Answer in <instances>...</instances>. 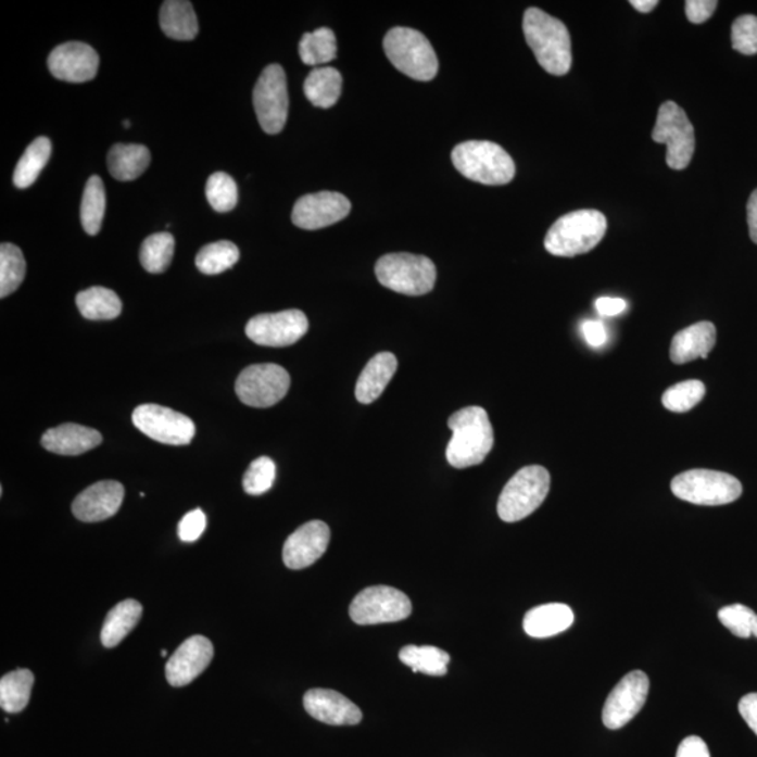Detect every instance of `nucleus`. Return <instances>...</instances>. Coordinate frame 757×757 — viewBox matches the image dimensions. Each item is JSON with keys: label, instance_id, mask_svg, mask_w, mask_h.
Listing matches in <instances>:
<instances>
[{"label": "nucleus", "instance_id": "obj_39", "mask_svg": "<svg viewBox=\"0 0 757 757\" xmlns=\"http://www.w3.org/2000/svg\"><path fill=\"white\" fill-rule=\"evenodd\" d=\"M706 395V386L701 380H686L669 388L663 395L664 407L672 413H687L696 407Z\"/></svg>", "mask_w": 757, "mask_h": 757}, {"label": "nucleus", "instance_id": "obj_9", "mask_svg": "<svg viewBox=\"0 0 757 757\" xmlns=\"http://www.w3.org/2000/svg\"><path fill=\"white\" fill-rule=\"evenodd\" d=\"M654 142L668 147L667 163L673 171H684L691 165L696 137L687 114L674 101H667L658 110L653 131Z\"/></svg>", "mask_w": 757, "mask_h": 757}, {"label": "nucleus", "instance_id": "obj_11", "mask_svg": "<svg viewBox=\"0 0 757 757\" xmlns=\"http://www.w3.org/2000/svg\"><path fill=\"white\" fill-rule=\"evenodd\" d=\"M253 103L263 131L279 134L288 119V86L286 71L281 65L265 67L253 91Z\"/></svg>", "mask_w": 757, "mask_h": 757}, {"label": "nucleus", "instance_id": "obj_47", "mask_svg": "<svg viewBox=\"0 0 757 757\" xmlns=\"http://www.w3.org/2000/svg\"><path fill=\"white\" fill-rule=\"evenodd\" d=\"M677 757H710V752L701 736H687L679 745Z\"/></svg>", "mask_w": 757, "mask_h": 757}, {"label": "nucleus", "instance_id": "obj_10", "mask_svg": "<svg viewBox=\"0 0 757 757\" xmlns=\"http://www.w3.org/2000/svg\"><path fill=\"white\" fill-rule=\"evenodd\" d=\"M412 611L406 593L384 585L366 588L350 606L351 619L359 626L395 623L407 619Z\"/></svg>", "mask_w": 757, "mask_h": 757}, {"label": "nucleus", "instance_id": "obj_41", "mask_svg": "<svg viewBox=\"0 0 757 757\" xmlns=\"http://www.w3.org/2000/svg\"><path fill=\"white\" fill-rule=\"evenodd\" d=\"M718 619L740 639H749L750 635L757 636V615L745 605L735 604L722 607L718 611Z\"/></svg>", "mask_w": 757, "mask_h": 757}, {"label": "nucleus", "instance_id": "obj_17", "mask_svg": "<svg viewBox=\"0 0 757 757\" xmlns=\"http://www.w3.org/2000/svg\"><path fill=\"white\" fill-rule=\"evenodd\" d=\"M99 64L100 58L94 48L79 41L65 42L48 56L52 76L70 84L93 80L98 75Z\"/></svg>", "mask_w": 757, "mask_h": 757}, {"label": "nucleus", "instance_id": "obj_49", "mask_svg": "<svg viewBox=\"0 0 757 757\" xmlns=\"http://www.w3.org/2000/svg\"><path fill=\"white\" fill-rule=\"evenodd\" d=\"M595 306L601 316L615 317L626 311L627 302L621 298L602 297L597 299Z\"/></svg>", "mask_w": 757, "mask_h": 757}, {"label": "nucleus", "instance_id": "obj_32", "mask_svg": "<svg viewBox=\"0 0 757 757\" xmlns=\"http://www.w3.org/2000/svg\"><path fill=\"white\" fill-rule=\"evenodd\" d=\"M34 674L28 669H17L4 674L0 681V706L9 714L22 712L30 702Z\"/></svg>", "mask_w": 757, "mask_h": 757}, {"label": "nucleus", "instance_id": "obj_26", "mask_svg": "<svg viewBox=\"0 0 757 757\" xmlns=\"http://www.w3.org/2000/svg\"><path fill=\"white\" fill-rule=\"evenodd\" d=\"M151 163V152L143 144L117 143L110 149L108 165L111 176L118 181L141 177Z\"/></svg>", "mask_w": 757, "mask_h": 757}, {"label": "nucleus", "instance_id": "obj_12", "mask_svg": "<svg viewBox=\"0 0 757 757\" xmlns=\"http://www.w3.org/2000/svg\"><path fill=\"white\" fill-rule=\"evenodd\" d=\"M291 378L282 366L258 364L249 366L236 380V394L245 406L273 407L286 398Z\"/></svg>", "mask_w": 757, "mask_h": 757}, {"label": "nucleus", "instance_id": "obj_20", "mask_svg": "<svg viewBox=\"0 0 757 757\" xmlns=\"http://www.w3.org/2000/svg\"><path fill=\"white\" fill-rule=\"evenodd\" d=\"M124 494V485L118 481H99L76 496L72 513L81 522H101L118 513Z\"/></svg>", "mask_w": 757, "mask_h": 757}, {"label": "nucleus", "instance_id": "obj_22", "mask_svg": "<svg viewBox=\"0 0 757 757\" xmlns=\"http://www.w3.org/2000/svg\"><path fill=\"white\" fill-rule=\"evenodd\" d=\"M103 437L93 428L79 426V424H62V426L48 429L41 438V445L47 451L62 456H79L98 447Z\"/></svg>", "mask_w": 757, "mask_h": 757}, {"label": "nucleus", "instance_id": "obj_33", "mask_svg": "<svg viewBox=\"0 0 757 757\" xmlns=\"http://www.w3.org/2000/svg\"><path fill=\"white\" fill-rule=\"evenodd\" d=\"M399 658L412 668L414 673L421 672L429 677H443L447 673V664L451 663L450 654L431 645H407L400 649Z\"/></svg>", "mask_w": 757, "mask_h": 757}, {"label": "nucleus", "instance_id": "obj_14", "mask_svg": "<svg viewBox=\"0 0 757 757\" xmlns=\"http://www.w3.org/2000/svg\"><path fill=\"white\" fill-rule=\"evenodd\" d=\"M307 330V317L297 308L255 316L245 326V335L254 344L275 349L295 344Z\"/></svg>", "mask_w": 757, "mask_h": 757}, {"label": "nucleus", "instance_id": "obj_21", "mask_svg": "<svg viewBox=\"0 0 757 757\" xmlns=\"http://www.w3.org/2000/svg\"><path fill=\"white\" fill-rule=\"evenodd\" d=\"M308 716L329 726H356L363 721L358 706L329 689H312L303 697Z\"/></svg>", "mask_w": 757, "mask_h": 757}, {"label": "nucleus", "instance_id": "obj_37", "mask_svg": "<svg viewBox=\"0 0 757 757\" xmlns=\"http://www.w3.org/2000/svg\"><path fill=\"white\" fill-rule=\"evenodd\" d=\"M239 257L238 245L228 240H220L202 248L197 254L195 265L202 274L218 275L234 267L239 262Z\"/></svg>", "mask_w": 757, "mask_h": 757}, {"label": "nucleus", "instance_id": "obj_7", "mask_svg": "<svg viewBox=\"0 0 757 757\" xmlns=\"http://www.w3.org/2000/svg\"><path fill=\"white\" fill-rule=\"evenodd\" d=\"M550 491V472L542 466L520 469L500 495L499 516L504 522H519L544 503Z\"/></svg>", "mask_w": 757, "mask_h": 757}, {"label": "nucleus", "instance_id": "obj_40", "mask_svg": "<svg viewBox=\"0 0 757 757\" xmlns=\"http://www.w3.org/2000/svg\"><path fill=\"white\" fill-rule=\"evenodd\" d=\"M206 200L212 209L220 214L235 210L238 205L239 192L236 181L224 172L214 173L206 181Z\"/></svg>", "mask_w": 757, "mask_h": 757}, {"label": "nucleus", "instance_id": "obj_13", "mask_svg": "<svg viewBox=\"0 0 757 757\" xmlns=\"http://www.w3.org/2000/svg\"><path fill=\"white\" fill-rule=\"evenodd\" d=\"M133 422L144 436L165 445H188L195 437V424L191 418L157 404L135 408Z\"/></svg>", "mask_w": 757, "mask_h": 757}, {"label": "nucleus", "instance_id": "obj_4", "mask_svg": "<svg viewBox=\"0 0 757 757\" xmlns=\"http://www.w3.org/2000/svg\"><path fill=\"white\" fill-rule=\"evenodd\" d=\"M453 166L471 181L485 186H504L514 180L515 163L500 144L467 141L452 152Z\"/></svg>", "mask_w": 757, "mask_h": 757}, {"label": "nucleus", "instance_id": "obj_24", "mask_svg": "<svg viewBox=\"0 0 757 757\" xmlns=\"http://www.w3.org/2000/svg\"><path fill=\"white\" fill-rule=\"evenodd\" d=\"M398 370V358L392 352H380L366 364L363 374L356 382V400L363 404L376 402L384 392L386 386L392 380Z\"/></svg>", "mask_w": 757, "mask_h": 757}, {"label": "nucleus", "instance_id": "obj_45", "mask_svg": "<svg viewBox=\"0 0 757 757\" xmlns=\"http://www.w3.org/2000/svg\"><path fill=\"white\" fill-rule=\"evenodd\" d=\"M684 7H686L684 11H686L689 22L702 24L712 16V13L716 12L718 7V2H716V0H687Z\"/></svg>", "mask_w": 757, "mask_h": 757}, {"label": "nucleus", "instance_id": "obj_30", "mask_svg": "<svg viewBox=\"0 0 757 757\" xmlns=\"http://www.w3.org/2000/svg\"><path fill=\"white\" fill-rule=\"evenodd\" d=\"M76 306L88 320H113L123 312L122 299L103 287H91L77 293Z\"/></svg>", "mask_w": 757, "mask_h": 757}, {"label": "nucleus", "instance_id": "obj_15", "mask_svg": "<svg viewBox=\"0 0 757 757\" xmlns=\"http://www.w3.org/2000/svg\"><path fill=\"white\" fill-rule=\"evenodd\" d=\"M649 692V679L643 670H633L627 673L614 691L602 711V721L609 730H620L641 711L647 702Z\"/></svg>", "mask_w": 757, "mask_h": 757}, {"label": "nucleus", "instance_id": "obj_8", "mask_svg": "<svg viewBox=\"0 0 757 757\" xmlns=\"http://www.w3.org/2000/svg\"><path fill=\"white\" fill-rule=\"evenodd\" d=\"M672 493L686 503L718 506L734 503L742 495V484L728 472L694 469L674 477Z\"/></svg>", "mask_w": 757, "mask_h": 757}, {"label": "nucleus", "instance_id": "obj_1", "mask_svg": "<svg viewBox=\"0 0 757 757\" xmlns=\"http://www.w3.org/2000/svg\"><path fill=\"white\" fill-rule=\"evenodd\" d=\"M523 33L534 56L550 75L564 76L571 70V37L566 24L538 8L525 12Z\"/></svg>", "mask_w": 757, "mask_h": 757}, {"label": "nucleus", "instance_id": "obj_38", "mask_svg": "<svg viewBox=\"0 0 757 757\" xmlns=\"http://www.w3.org/2000/svg\"><path fill=\"white\" fill-rule=\"evenodd\" d=\"M26 277V260L22 250L12 243L0 245V298L12 295Z\"/></svg>", "mask_w": 757, "mask_h": 757}, {"label": "nucleus", "instance_id": "obj_2", "mask_svg": "<svg viewBox=\"0 0 757 757\" xmlns=\"http://www.w3.org/2000/svg\"><path fill=\"white\" fill-rule=\"evenodd\" d=\"M447 427L452 440L446 447V459L456 469L481 465L494 446V429L489 414L481 407H466L452 414Z\"/></svg>", "mask_w": 757, "mask_h": 757}, {"label": "nucleus", "instance_id": "obj_16", "mask_svg": "<svg viewBox=\"0 0 757 757\" xmlns=\"http://www.w3.org/2000/svg\"><path fill=\"white\" fill-rule=\"evenodd\" d=\"M351 212L349 198L340 192L321 191L299 198L292 211V222L298 228L317 230L337 224Z\"/></svg>", "mask_w": 757, "mask_h": 757}, {"label": "nucleus", "instance_id": "obj_44", "mask_svg": "<svg viewBox=\"0 0 757 757\" xmlns=\"http://www.w3.org/2000/svg\"><path fill=\"white\" fill-rule=\"evenodd\" d=\"M205 529L206 516L202 513V509L198 508L182 516L180 523H178V538L186 543L197 542L202 537V533L205 532Z\"/></svg>", "mask_w": 757, "mask_h": 757}, {"label": "nucleus", "instance_id": "obj_25", "mask_svg": "<svg viewBox=\"0 0 757 757\" xmlns=\"http://www.w3.org/2000/svg\"><path fill=\"white\" fill-rule=\"evenodd\" d=\"M573 611L564 604H547L529 610L523 619L525 633L533 639H548L570 629Z\"/></svg>", "mask_w": 757, "mask_h": 757}, {"label": "nucleus", "instance_id": "obj_50", "mask_svg": "<svg viewBox=\"0 0 757 757\" xmlns=\"http://www.w3.org/2000/svg\"><path fill=\"white\" fill-rule=\"evenodd\" d=\"M747 225H749L752 242L757 244V190L752 192L747 201Z\"/></svg>", "mask_w": 757, "mask_h": 757}, {"label": "nucleus", "instance_id": "obj_52", "mask_svg": "<svg viewBox=\"0 0 757 757\" xmlns=\"http://www.w3.org/2000/svg\"><path fill=\"white\" fill-rule=\"evenodd\" d=\"M124 127H125V128L131 127V123H129V122H124Z\"/></svg>", "mask_w": 757, "mask_h": 757}, {"label": "nucleus", "instance_id": "obj_18", "mask_svg": "<svg viewBox=\"0 0 757 757\" xmlns=\"http://www.w3.org/2000/svg\"><path fill=\"white\" fill-rule=\"evenodd\" d=\"M214 658V645L204 635H192L175 651L166 664L167 682L182 687L195 681Z\"/></svg>", "mask_w": 757, "mask_h": 757}, {"label": "nucleus", "instance_id": "obj_5", "mask_svg": "<svg viewBox=\"0 0 757 757\" xmlns=\"http://www.w3.org/2000/svg\"><path fill=\"white\" fill-rule=\"evenodd\" d=\"M386 56L402 74L428 81L438 74V58L422 33L408 27H394L383 40Z\"/></svg>", "mask_w": 757, "mask_h": 757}, {"label": "nucleus", "instance_id": "obj_34", "mask_svg": "<svg viewBox=\"0 0 757 757\" xmlns=\"http://www.w3.org/2000/svg\"><path fill=\"white\" fill-rule=\"evenodd\" d=\"M299 55L308 66L329 64L337 56L336 34L327 27L306 33L299 42Z\"/></svg>", "mask_w": 757, "mask_h": 757}, {"label": "nucleus", "instance_id": "obj_23", "mask_svg": "<svg viewBox=\"0 0 757 757\" xmlns=\"http://www.w3.org/2000/svg\"><path fill=\"white\" fill-rule=\"evenodd\" d=\"M716 340L717 330L712 323H696L673 337L670 344V361L673 364L683 365L698 358L706 359L716 345Z\"/></svg>", "mask_w": 757, "mask_h": 757}, {"label": "nucleus", "instance_id": "obj_6", "mask_svg": "<svg viewBox=\"0 0 757 757\" xmlns=\"http://www.w3.org/2000/svg\"><path fill=\"white\" fill-rule=\"evenodd\" d=\"M376 277L384 288L409 297L431 292L437 281L436 264L424 255L386 254L375 267Z\"/></svg>", "mask_w": 757, "mask_h": 757}, {"label": "nucleus", "instance_id": "obj_29", "mask_svg": "<svg viewBox=\"0 0 757 757\" xmlns=\"http://www.w3.org/2000/svg\"><path fill=\"white\" fill-rule=\"evenodd\" d=\"M305 96L316 108L330 109L339 101L342 76L336 67L320 66L313 70L303 85Z\"/></svg>", "mask_w": 757, "mask_h": 757}, {"label": "nucleus", "instance_id": "obj_19", "mask_svg": "<svg viewBox=\"0 0 757 757\" xmlns=\"http://www.w3.org/2000/svg\"><path fill=\"white\" fill-rule=\"evenodd\" d=\"M330 537V528L321 520L303 525L283 544V563L291 570L311 567L326 553Z\"/></svg>", "mask_w": 757, "mask_h": 757}, {"label": "nucleus", "instance_id": "obj_48", "mask_svg": "<svg viewBox=\"0 0 757 757\" xmlns=\"http://www.w3.org/2000/svg\"><path fill=\"white\" fill-rule=\"evenodd\" d=\"M737 708L746 724L757 735V693H749L742 697Z\"/></svg>", "mask_w": 757, "mask_h": 757}, {"label": "nucleus", "instance_id": "obj_35", "mask_svg": "<svg viewBox=\"0 0 757 757\" xmlns=\"http://www.w3.org/2000/svg\"><path fill=\"white\" fill-rule=\"evenodd\" d=\"M105 214V190L99 176H91L81 198L80 219L86 234L99 235Z\"/></svg>", "mask_w": 757, "mask_h": 757}, {"label": "nucleus", "instance_id": "obj_27", "mask_svg": "<svg viewBox=\"0 0 757 757\" xmlns=\"http://www.w3.org/2000/svg\"><path fill=\"white\" fill-rule=\"evenodd\" d=\"M142 605L138 601L119 602L105 617L100 640L105 648L117 647L119 643L137 627L142 617Z\"/></svg>", "mask_w": 757, "mask_h": 757}, {"label": "nucleus", "instance_id": "obj_36", "mask_svg": "<svg viewBox=\"0 0 757 757\" xmlns=\"http://www.w3.org/2000/svg\"><path fill=\"white\" fill-rule=\"evenodd\" d=\"M176 242L172 234L161 231L144 239L139 253L142 267L151 274L165 273L175 255Z\"/></svg>", "mask_w": 757, "mask_h": 757}, {"label": "nucleus", "instance_id": "obj_31", "mask_svg": "<svg viewBox=\"0 0 757 757\" xmlns=\"http://www.w3.org/2000/svg\"><path fill=\"white\" fill-rule=\"evenodd\" d=\"M52 144L50 139L40 137L34 139L26 149L16 168H14L13 182L17 188H28L36 182L38 176L50 161Z\"/></svg>", "mask_w": 757, "mask_h": 757}, {"label": "nucleus", "instance_id": "obj_3", "mask_svg": "<svg viewBox=\"0 0 757 757\" xmlns=\"http://www.w3.org/2000/svg\"><path fill=\"white\" fill-rule=\"evenodd\" d=\"M606 230L607 219L602 212L573 211L554 222L544 239V248L557 257H576L595 249Z\"/></svg>", "mask_w": 757, "mask_h": 757}, {"label": "nucleus", "instance_id": "obj_28", "mask_svg": "<svg viewBox=\"0 0 757 757\" xmlns=\"http://www.w3.org/2000/svg\"><path fill=\"white\" fill-rule=\"evenodd\" d=\"M161 27L173 40L191 41L198 36L194 8L187 0H167L161 9Z\"/></svg>", "mask_w": 757, "mask_h": 757}, {"label": "nucleus", "instance_id": "obj_51", "mask_svg": "<svg viewBox=\"0 0 757 757\" xmlns=\"http://www.w3.org/2000/svg\"><path fill=\"white\" fill-rule=\"evenodd\" d=\"M630 4L641 13L653 12L658 7L657 0H631Z\"/></svg>", "mask_w": 757, "mask_h": 757}, {"label": "nucleus", "instance_id": "obj_46", "mask_svg": "<svg viewBox=\"0 0 757 757\" xmlns=\"http://www.w3.org/2000/svg\"><path fill=\"white\" fill-rule=\"evenodd\" d=\"M583 339L592 349H601L607 342V329L600 320H586L582 327Z\"/></svg>", "mask_w": 757, "mask_h": 757}, {"label": "nucleus", "instance_id": "obj_43", "mask_svg": "<svg viewBox=\"0 0 757 757\" xmlns=\"http://www.w3.org/2000/svg\"><path fill=\"white\" fill-rule=\"evenodd\" d=\"M732 47L744 55L757 54V17L752 14L737 17L732 24Z\"/></svg>", "mask_w": 757, "mask_h": 757}, {"label": "nucleus", "instance_id": "obj_53", "mask_svg": "<svg viewBox=\"0 0 757 757\" xmlns=\"http://www.w3.org/2000/svg\"><path fill=\"white\" fill-rule=\"evenodd\" d=\"M161 655H162V657H167V651H165V649H162V653H161Z\"/></svg>", "mask_w": 757, "mask_h": 757}, {"label": "nucleus", "instance_id": "obj_42", "mask_svg": "<svg viewBox=\"0 0 757 757\" xmlns=\"http://www.w3.org/2000/svg\"><path fill=\"white\" fill-rule=\"evenodd\" d=\"M277 476V466L267 456L258 457L243 477V489L250 495H262L273 489Z\"/></svg>", "mask_w": 757, "mask_h": 757}]
</instances>
